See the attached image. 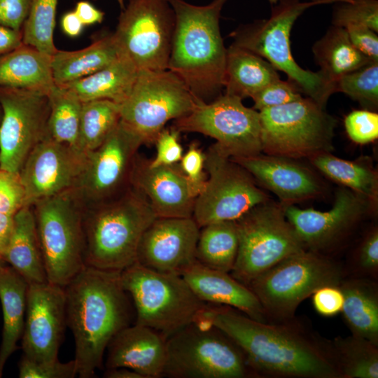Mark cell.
<instances>
[{
    "label": "cell",
    "mask_w": 378,
    "mask_h": 378,
    "mask_svg": "<svg viewBox=\"0 0 378 378\" xmlns=\"http://www.w3.org/2000/svg\"><path fill=\"white\" fill-rule=\"evenodd\" d=\"M199 319L230 337L243 351L255 376L340 378L329 340L295 316L261 322L234 308L207 304Z\"/></svg>",
    "instance_id": "obj_1"
},
{
    "label": "cell",
    "mask_w": 378,
    "mask_h": 378,
    "mask_svg": "<svg viewBox=\"0 0 378 378\" xmlns=\"http://www.w3.org/2000/svg\"><path fill=\"white\" fill-rule=\"evenodd\" d=\"M121 271L85 266L65 286L66 322L75 344L77 374L91 378L112 338L132 325L134 307Z\"/></svg>",
    "instance_id": "obj_2"
},
{
    "label": "cell",
    "mask_w": 378,
    "mask_h": 378,
    "mask_svg": "<svg viewBox=\"0 0 378 378\" xmlns=\"http://www.w3.org/2000/svg\"><path fill=\"white\" fill-rule=\"evenodd\" d=\"M228 0L204 6L169 0L175 14L168 69L200 102L209 103L224 88L227 48L220 29L221 10Z\"/></svg>",
    "instance_id": "obj_3"
},
{
    "label": "cell",
    "mask_w": 378,
    "mask_h": 378,
    "mask_svg": "<svg viewBox=\"0 0 378 378\" xmlns=\"http://www.w3.org/2000/svg\"><path fill=\"white\" fill-rule=\"evenodd\" d=\"M156 218L132 186L112 200L84 206L85 266L122 271L135 263L142 235Z\"/></svg>",
    "instance_id": "obj_4"
},
{
    "label": "cell",
    "mask_w": 378,
    "mask_h": 378,
    "mask_svg": "<svg viewBox=\"0 0 378 378\" xmlns=\"http://www.w3.org/2000/svg\"><path fill=\"white\" fill-rule=\"evenodd\" d=\"M326 1L279 0L267 19L241 25L230 34L231 45L250 51L269 62L277 71L288 76L300 93L326 108L335 85L319 70H306L295 61L290 48V35L298 18L308 8Z\"/></svg>",
    "instance_id": "obj_5"
},
{
    "label": "cell",
    "mask_w": 378,
    "mask_h": 378,
    "mask_svg": "<svg viewBox=\"0 0 378 378\" xmlns=\"http://www.w3.org/2000/svg\"><path fill=\"white\" fill-rule=\"evenodd\" d=\"M121 283L135 310V323L168 339L197 321L207 304L180 274L163 273L136 262L120 272Z\"/></svg>",
    "instance_id": "obj_6"
},
{
    "label": "cell",
    "mask_w": 378,
    "mask_h": 378,
    "mask_svg": "<svg viewBox=\"0 0 378 378\" xmlns=\"http://www.w3.org/2000/svg\"><path fill=\"white\" fill-rule=\"evenodd\" d=\"M345 274L340 264L323 253L304 248L284 258L247 286L269 321H279L294 317L300 303L319 288L339 286Z\"/></svg>",
    "instance_id": "obj_7"
},
{
    "label": "cell",
    "mask_w": 378,
    "mask_h": 378,
    "mask_svg": "<svg viewBox=\"0 0 378 378\" xmlns=\"http://www.w3.org/2000/svg\"><path fill=\"white\" fill-rule=\"evenodd\" d=\"M31 206L47 281L64 287L85 266L84 206L72 189Z\"/></svg>",
    "instance_id": "obj_8"
},
{
    "label": "cell",
    "mask_w": 378,
    "mask_h": 378,
    "mask_svg": "<svg viewBox=\"0 0 378 378\" xmlns=\"http://www.w3.org/2000/svg\"><path fill=\"white\" fill-rule=\"evenodd\" d=\"M255 376L241 349L216 327L198 319L167 340L163 377L246 378Z\"/></svg>",
    "instance_id": "obj_9"
},
{
    "label": "cell",
    "mask_w": 378,
    "mask_h": 378,
    "mask_svg": "<svg viewBox=\"0 0 378 378\" xmlns=\"http://www.w3.org/2000/svg\"><path fill=\"white\" fill-rule=\"evenodd\" d=\"M259 114L262 153L298 160L333 150L337 120L309 97Z\"/></svg>",
    "instance_id": "obj_10"
},
{
    "label": "cell",
    "mask_w": 378,
    "mask_h": 378,
    "mask_svg": "<svg viewBox=\"0 0 378 378\" xmlns=\"http://www.w3.org/2000/svg\"><path fill=\"white\" fill-rule=\"evenodd\" d=\"M234 221L239 247L230 274L246 286L284 258L305 248L280 203L268 200Z\"/></svg>",
    "instance_id": "obj_11"
},
{
    "label": "cell",
    "mask_w": 378,
    "mask_h": 378,
    "mask_svg": "<svg viewBox=\"0 0 378 378\" xmlns=\"http://www.w3.org/2000/svg\"><path fill=\"white\" fill-rule=\"evenodd\" d=\"M200 102L170 70H141L130 94L119 104L120 120L144 144H153L169 121L188 115Z\"/></svg>",
    "instance_id": "obj_12"
},
{
    "label": "cell",
    "mask_w": 378,
    "mask_h": 378,
    "mask_svg": "<svg viewBox=\"0 0 378 378\" xmlns=\"http://www.w3.org/2000/svg\"><path fill=\"white\" fill-rule=\"evenodd\" d=\"M206 181L195 200L192 218L200 227L236 220L255 206L270 200L243 167L213 144L205 153Z\"/></svg>",
    "instance_id": "obj_13"
},
{
    "label": "cell",
    "mask_w": 378,
    "mask_h": 378,
    "mask_svg": "<svg viewBox=\"0 0 378 378\" xmlns=\"http://www.w3.org/2000/svg\"><path fill=\"white\" fill-rule=\"evenodd\" d=\"M175 14L169 0H129L113 36L138 71L168 69Z\"/></svg>",
    "instance_id": "obj_14"
},
{
    "label": "cell",
    "mask_w": 378,
    "mask_h": 378,
    "mask_svg": "<svg viewBox=\"0 0 378 378\" xmlns=\"http://www.w3.org/2000/svg\"><path fill=\"white\" fill-rule=\"evenodd\" d=\"M173 127L213 138L217 148L230 158L262 153L259 111L235 96L224 93L211 102H200L188 115L174 120Z\"/></svg>",
    "instance_id": "obj_15"
},
{
    "label": "cell",
    "mask_w": 378,
    "mask_h": 378,
    "mask_svg": "<svg viewBox=\"0 0 378 378\" xmlns=\"http://www.w3.org/2000/svg\"><path fill=\"white\" fill-rule=\"evenodd\" d=\"M142 139L121 120L95 149L86 153L72 189L85 207L112 200L131 187V176Z\"/></svg>",
    "instance_id": "obj_16"
},
{
    "label": "cell",
    "mask_w": 378,
    "mask_h": 378,
    "mask_svg": "<svg viewBox=\"0 0 378 378\" xmlns=\"http://www.w3.org/2000/svg\"><path fill=\"white\" fill-rule=\"evenodd\" d=\"M0 169L20 172L33 148L46 136L48 95L0 87Z\"/></svg>",
    "instance_id": "obj_17"
},
{
    "label": "cell",
    "mask_w": 378,
    "mask_h": 378,
    "mask_svg": "<svg viewBox=\"0 0 378 378\" xmlns=\"http://www.w3.org/2000/svg\"><path fill=\"white\" fill-rule=\"evenodd\" d=\"M283 206L305 248L321 253L346 235L375 206L342 186L337 190L332 207L328 211L302 209L295 204Z\"/></svg>",
    "instance_id": "obj_18"
},
{
    "label": "cell",
    "mask_w": 378,
    "mask_h": 378,
    "mask_svg": "<svg viewBox=\"0 0 378 378\" xmlns=\"http://www.w3.org/2000/svg\"><path fill=\"white\" fill-rule=\"evenodd\" d=\"M66 326L64 287L48 281L29 284L21 338L23 356L35 361L58 359Z\"/></svg>",
    "instance_id": "obj_19"
},
{
    "label": "cell",
    "mask_w": 378,
    "mask_h": 378,
    "mask_svg": "<svg viewBox=\"0 0 378 378\" xmlns=\"http://www.w3.org/2000/svg\"><path fill=\"white\" fill-rule=\"evenodd\" d=\"M85 158L86 153L76 147L46 136L29 154L19 172L27 205L73 189Z\"/></svg>",
    "instance_id": "obj_20"
},
{
    "label": "cell",
    "mask_w": 378,
    "mask_h": 378,
    "mask_svg": "<svg viewBox=\"0 0 378 378\" xmlns=\"http://www.w3.org/2000/svg\"><path fill=\"white\" fill-rule=\"evenodd\" d=\"M200 230L192 217L156 218L142 235L136 262L156 272L181 275L196 260Z\"/></svg>",
    "instance_id": "obj_21"
},
{
    "label": "cell",
    "mask_w": 378,
    "mask_h": 378,
    "mask_svg": "<svg viewBox=\"0 0 378 378\" xmlns=\"http://www.w3.org/2000/svg\"><path fill=\"white\" fill-rule=\"evenodd\" d=\"M131 186L146 197L158 218L192 217L195 197L179 163L154 167L137 154Z\"/></svg>",
    "instance_id": "obj_22"
},
{
    "label": "cell",
    "mask_w": 378,
    "mask_h": 378,
    "mask_svg": "<svg viewBox=\"0 0 378 378\" xmlns=\"http://www.w3.org/2000/svg\"><path fill=\"white\" fill-rule=\"evenodd\" d=\"M230 158L248 172L257 183L273 192L283 206L315 199L323 192L316 174L295 159L262 153Z\"/></svg>",
    "instance_id": "obj_23"
},
{
    "label": "cell",
    "mask_w": 378,
    "mask_h": 378,
    "mask_svg": "<svg viewBox=\"0 0 378 378\" xmlns=\"http://www.w3.org/2000/svg\"><path fill=\"white\" fill-rule=\"evenodd\" d=\"M167 340L158 332L134 323L118 332L106 348V369L125 367L145 378L163 377Z\"/></svg>",
    "instance_id": "obj_24"
},
{
    "label": "cell",
    "mask_w": 378,
    "mask_h": 378,
    "mask_svg": "<svg viewBox=\"0 0 378 378\" xmlns=\"http://www.w3.org/2000/svg\"><path fill=\"white\" fill-rule=\"evenodd\" d=\"M181 275L204 302L230 307L256 321L270 322L255 294L230 273L211 269L195 260Z\"/></svg>",
    "instance_id": "obj_25"
},
{
    "label": "cell",
    "mask_w": 378,
    "mask_h": 378,
    "mask_svg": "<svg viewBox=\"0 0 378 378\" xmlns=\"http://www.w3.org/2000/svg\"><path fill=\"white\" fill-rule=\"evenodd\" d=\"M1 259L29 284L46 282L32 206H25L13 216V227Z\"/></svg>",
    "instance_id": "obj_26"
},
{
    "label": "cell",
    "mask_w": 378,
    "mask_h": 378,
    "mask_svg": "<svg viewBox=\"0 0 378 378\" xmlns=\"http://www.w3.org/2000/svg\"><path fill=\"white\" fill-rule=\"evenodd\" d=\"M52 56L22 43L0 55V87L49 94L55 85Z\"/></svg>",
    "instance_id": "obj_27"
},
{
    "label": "cell",
    "mask_w": 378,
    "mask_h": 378,
    "mask_svg": "<svg viewBox=\"0 0 378 378\" xmlns=\"http://www.w3.org/2000/svg\"><path fill=\"white\" fill-rule=\"evenodd\" d=\"M339 287L344 296L341 312L351 335L378 346V286L375 279L345 276Z\"/></svg>",
    "instance_id": "obj_28"
},
{
    "label": "cell",
    "mask_w": 378,
    "mask_h": 378,
    "mask_svg": "<svg viewBox=\"0 0 378 378\" xmlns=\"http://www.w3.org/2000/svg\"><path fill=\"white\" fill-rule=\"evenodd\" d=\"M28 283L12 267L0 262V301L3 313L0 377L6 361L18 349L25 319Z\"/></svg>",
    "instance_id": "obj_29"
},
{
    "label": "cell",
    "mask_w": 378,
    "mask_h": 378,
    "mask_svg": "<svg viewBox=\"0 0 378 378\" xmlns=\"http://www.w3.org/2000/svg\"><path fill=\"white\" fill-rule=\"evenodd\" d=\"M122 54L113 34L78 50H57L51 61L54 83L63 85L86 77L107 66Z\"/></svg>",
    "instance_id": "obj_30"
},
{
    "label": "cell",
    "mask_w": 378,
    "mask_h": 378,
    "mask_svg": "<svg viewBox=\"0 0 378 378\" xmlns=\"http://www.w3.org/2000/svg\"><path fill=\"white\" fill-rule=\"evenodd\" d=\"M138 69L125 55L99 71L60 85L72 91L82 102L108 99L121 104L130 94Z\"/></svg>",
    "instance_id": "obj_31"
},
{
    "label": "cell",
    "mask_w": 378,
    "mask_h": 378,
    "mask_svg": "<svg viewBox=\"0 0 378 378\" xmlns=\"http://www.w3.org/2000/svg\"><path fill=\"white\" fill-rule=\"evenodd\" d=\"M279 78L277 70L264 58L232 45L227 48L225 94L252 98Z\"/></svg>",
    "instance_id": "obj_32"
},
{
    "label": "cell",
    "mask_w": 378,
    "mask_h": 378,
    "mask_svg": "<svg viewBox=\"0 0 378 378\" xmlns=\"http://www.w3.org/2000/svg\"><path fill=\"white\" fill-rule=\"evenodd\" d=\"M312 52L320 71L335 88L342 76L374 62L353 45L344 28L334 25L314 44Z\"/></svg>",
    "instance_id": "obj_33"
},
{
    "label": "cell",
    "mask_w": 378,
    "mask_h": 378,
    "mask_svg": "<svg viewBox=\"0 0 378 378\" xmlns=\"http://www.w3.org/2000/svg\"><path fill=\"white\" fill-rule=\"evenodd\" d=\"M308 159L323 175L377 205L378 175L368 163L344 160L331 152L318 153Z\"/></svg>",
    "instance_id": "obj_34"
},
{
    "label": "cell",
    "mask_w": 378,
    "mask_h": 378,
    "mask_svg": "<svg viewBox=\"0 0 378 378\" xmlns=\"http://www.w3.org/2000/svg\"><path fill=\"white\" fill-rule=\"evenodd\" d=\"M239 237L234 220L207 224L200 230L195 258L202 265L230 273L234 265Z\"/></svg>",
    "instance_id": "obj_35"
},
{
    "label": "cell",
    "mask_w": 378,
    "mask_h": 378,
    "mask_svg": "<svg viewBox=\"0 0 378 378\" xmlns=\"http://www.w3.org/2000/svg\"><path fill=\"white\" fill-rule=\"evenodd\" d=\"M329 345L340 378H377L378 346L355 335L337 337Z\"/></svg>",
    "instance_id": "obj_36"
},
{
    "label": "cell",
    "mask_w": 378,
    "mask_h": 378,
    "mask_svg": "<svg viewBox=\"0 0 378 378\" xmlns=\"http://www.w3.org/2000/svg\"><path fill=\"white\" fill-rule=\"evenodd\" d=\"M120 120V105L108 99L83 102L76 147L88 153L100 146Z\"/></svg>",
    "instance_id": "obj_37"
},
{
    "label": "cell",
    "mask_w": 378,
    "mask_h": 378,
    "mask_svg": "<svg viewBox=\"0 0 378 378\" xmlns=\"http://www.w3.org/2000/svg\"><path fill=\"white\" fill-rule=\"evenodd\" d=\"M48 97L46 136L76 147L83 102L72 91L55 84Z\"/></svg>",
    "instance_id": "obj_38"
},
{
    "label": "cell",
    "mask_w": 378,
    "mask_h": 378,
    "mask_svg": "<svg viewBox=\"0 0 378 378\" xmlns=\"http://www.w3.org/2000/svg\"><path fill=\"white\" fill-rule=\"evenodd\" d=\"M58 0H31L28 17L22 27V43L46 54L57 51L53 34Z\"/></svg>",
    "instance_id": "obj_39"
},
{
    "label": "cell",
    "mask_w": 378,
    "mask_h": 378,
    "mask_svg": "<svg viewBox=\"0 0 378 378\" xmlns=\"http://www.w3.org/2000/svg\"><path fill=\"white\" fill-rule=\"evenodd\" d=\"M341 92L358 102L363 109L378 107V62H372L339 78L335 92Z\"/></svg>",
    "instance_id": "obj_40"
},
{
    "label": "cell",
    "mask_w": 378,
    "mask_h": 378,
    "mask_svg": "<svg viewBox=\"0 0 378 378\" xmlns=\"http://www.w3.org/2000/svg\"><path fill=\"white\" fill-rule=\"evenodd\" d=\"M332 24L343 28L349 25L365 26L377 33L378 1L337 2L332 12Z\"/></svg>",
    "instance_id": "obj_41"
},
{
    "label": "cell",
    "mask_w": 378,
    "mask_h": 378,
    "mask_svg": "<svg viewBox=\"0 0 378 378\" xmlns=\"http://www.w3.org/2000/svg\"><path fill=\"white\" fill-rule=\"evenodd\" d=\"M18 375L20 378H73L78 374L74 360L35 361L22 356Z\"/></svg>",
    "instance_id": "obj_42"
},
{
    "label": "cell",
    "mask_w": 378,
    "mask_h": 378,
    "mask_svg": "<svg viewBox=\"0 0 378 378\" xmlns=\"http://www.w3.org/2000/svg\"><path fill=\"white\" fill-rule=\"evenodd\" d=\"M344 127L349 139L358 144H366L378 138V114L363 109L349 113L344 118Z\"/></svg>",
    "instance_id": "obj_43"
},
{
    "label": "cell",
    "mask_w": 378,
    "mask_h": 378,
    "mask_svg": "<svg viewBox=\"0 0 378 378\" xmlns=\"http://www.w3.org/2000/svg\"><path fill=\"white\" fill-rule=\"evenodd\" d=\"M27 206L19 172L0 169V213L14 216Z\"/></svg>",
    "instance_id": "obj_44"
},
{
    "label": "cell",
    "mask_w": 378,
    "mask_h": 378,
    "mask_svg": "<svg viewBox=\"0 0 378 378\" xmlns=\"http://www.w3.org/2000/svg\"><path fill=\"white\" fill-rule=\"evenodd\" d=\"M302 97L301 93L293 83L279 78L266 85L251 99L254 102L253 108L260 111L293 102Z\"/></svg>",
    "instance_id": "obj_45"
},
{
    "label": "cell",
    "mask_w": 378,
    "mask_h": 378,
    "mask_svg": "<svg viewBox=\"0 0 378 378\" xmlns=\"http://www.w3.org/2000/svg\"><path fill=\"white\" fill-rule=\"evenodd\" d=\"M353 276L375 279L378 274V229L373 227L361 241L354 258Z\"/></svg>",
    "instance_id": "obj_46"
},
{
    "label": "cell",
    "mask_w": 378,
    "mask_h": 378,
    "mask_svg": "<svg viewBox=\"0 0 378 378\" xmlns=\"http://www.w3.org/2000/svg\"><path fill=\"white\" fill-rule=\"evenodd\" d=\"M204 163L205 153L195 141L190 144L179 162L180 167L186 176L195 198L203 190L206 181Z\"/></svg>",
    "instance_id": "obj_47"
},
{
    "label": "cell",
    "mask_w": 378,
    "mask_h": 378,
    "mask_svg": "<svg viewBox=\"0 0 378 378\" xmlns=\"http://www.w3.org/2000/svg\"><path fill=\"white\" fill-rule=\"evenodd\" d=\"M179 134L175 128L163 129L155 141L156 155L150 160L152 166L172 165L179 163L183 149L179 142Z\"/></svg>",
    "instance_id": "obj_48"
},
{
    "label": "cell",
    "mask_w": 378,
    "mask_h": 378,
    "mask_svg": "<svg viewBox=\"0 0 378 378\" xmlns=\"http://www.w3.org/2000/svg\"><path fill=\"white\" fill-rule=\"evenodd\" d=\"M314 309L323 316H332L340 313L344 303V296L337 286L328 285L317 289L312 295Z\"/></svg>",
    "instance_id": "obj_49"
},
{
    "label": "cell",
    "mask_w": 378,
    "mask_h": 378,
    "mask_svg": "<svg viewBox=\"0 0 378 378\" xmlns=\"http://www.w3.org/2000/svg\"><path fill=\"white\" fill-rule=\"evenodd\" d=\"M31 0H0V24L21 31L28 17Z\"/></svg>",
    "instance_id": "obj_50"
},
{
    "label": "cell",
    "mask_w": 378,
    "mask_h": 378,
    "mask_svg": "<svg viewBox=\"0 0 378 378\" xmlns=\"http://www.w3.org/2000/svg\"><path fill=\"white\" fill-rule=\"evenodd\" d=\"M353 45L374 62H378L377 33L368 27L349 25L344 27Z\"/></svg>",
    "instance_id": "obj_51"
},
{
    "label": "cell",
    "mask_w": 378,
    "mask_h": 378,
    "mask_svg": "<svg viewBox=\"0 0 378 378\" xmlns=\"http://www.w3.org/2000/svg\"><path fill=\"white\" fill-rule=\"evenodd\" d=\"M74 11L84 26L102 22L105 15L90 1L83 0L77 2Z\"/></svg>",
    "instance_id": "obj_52"
},
{
    "label": "cell",
    "mask_w": 378,
    "mask_h": 378,
    "mask_svg": "<svg viewBox=\"0 0 378 378\" xmlns=\"http://www.w3.org/2000/svg\"><path fill=\"white\" fill-rule=\"evenodd\" d=\"M22 43V31H15L0 24V55L12 51Z\"/></svg>",
    "instance_id": "obj_53"
},
{
    "label": "cell",
    "mask_w": 378,
    "mask_h": 378,
    "mask_svg": "<svg viewBox=\"0 0 378 378\" xmlns=\"http://www.w3.org/2000/svg\"><path fill=\"white\" fill-rule=\"evenodd\" d=\"M63 31L70 37H76L82 32L84 24L74 10L65 13L61 19Z\"/></svg>",
    "instance_id": "obj_54"
},
{
    "label": "cell",
    "mask_w": 378,
    "mask_h": 378,
    "mask_svg": "<svg viewBox=\"0 0 378 378\" xmlns=\"http://www.w3.org/2000/svg\"><path fill=\"white\" fill-rule=\"evenodd\" d=\"M13 227V216L0 213V258L10 239Z\"/></svg>",
    "instance_id": "obj_55"
},
{
    "label": "cell",
    "mask_w": 378,
    "mask_h": 378,
    "mask_svg": "<svg viewBox=\"0 0 378 378\" xmlns=\"http://www.w3.org/2000/svg\"><path fill=\"white\" fill-rule=\"evenodd\" d=\"M104 377L106 378H145L140 373L125 367L106 369Z\"/></svg>",
    "instance_id": "obj_56"
},
{
    "label": "cell",
    "mask_w": 378,
    "mask_h": 378,
    "mask_svg": "<svg viewBox=\"0 0 378 378\" xmlns=\"http://www.w3.org/2000/svg\"><path fill=\"white\" fill-rule=\"evenodd\" d=\"M272 5H275L276 4L278 3V1L279 0H267ZM309 1H326V2H328V4H331V3H337V2H346V1H349L351 0H309Z\"/></svg>",
    "instance_id": "obj_57"
},
{
    "label": "cell",
    "mask_w": 378,
    "mask_h": 378,
    "mask_svg": "<svg viewBox=\"0 0 378 378\" xmlns=\"http://www.w3.org/2000/svg\"><path fill=\"white\" fill-rule=\"evenodd\" d=\"M125 0H116V1L118 2V4H119L120 7L121 9H123L124 7L125 6Z\"/></svg>",
    "instance_id": "obj_58"
},
{
    "label": "cell",
    "mask_w": 378,
    "mask_h": 378,
    "mask_svg": "<svg viewBox=\"0 0 378 378\" xmlns=\"http://www.w3.org/2000/svg\"><path fill=\"white\" fill-rule=\"evenodd\" d=\"M4 262L1 258H0V262Z\"/></svg>",
    "instance_id": "obj_59"
},
{
    "label": "cell",
    "mask_w": 378,
    "mask_h": 378,
    "mask_svg": "<svg viewBox=\"0 0 378 378\" xmlns=\"http://www.w3.org/2000/svg\"><path fill=\"white\" fill-rule=\"evenodd\" d=\"M0 109H1V107H0Z\"/></svg>",
    "instance_id": "obj_60"
}]
</instances>
